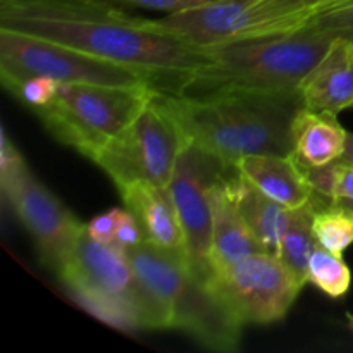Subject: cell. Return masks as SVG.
I'll return each instance as SVG.
<instances>
[{"label": "cell", "mask_w": 353, "mask_h": 353, "mask_svg": "<svg viewBox=\"0 0 353 353\" xmlns=\"http://www.w3.org/2000/svg\"><path fill=\"white\" fill-rule=\"evenodd\" d=\"M0 30L17 31L162 76L168 93H185L212 61L196 47L148 26L103 0H0Z\"/></svg>", "instance_id": "6da1fadb"}, {"label": "cell", "mask_w": 353, "mask_h": 353, "mask_svg": "<svg viewBox=\"0 0 353 353\" xmlns=\"http://www.w3.org/2000/svg\"><path fill=\"white\" fill-rule=\"evenodd\" d=\"M161 95L183 137L224 164L247 155L293 154V119L303 107L300 93L217 90Z\"/></svg>", "instance_id": "7a4b0ae2"}, {"label": "cell", "mask_w": 353, "mask_h": 353, "mask_svg": "<svg viewBox=\"0 0 353 353\" xmlns=\"http://www.w3.org/2000/svg\"><path fill=\"white\" fill-rule=\"evenodd\" d=\"M334 38L327 31L303 24L299 30L209 48L212 61L195 72L185 93L217 90L299 93L302 79L330 50Z\"/></svg>", "instance_id": "3957f363"}, {"label": "cell", "mask_w": 353, "mask_h": 353, "mask_svg": "<svg viewBox=\"0 0 353 353\" xmlns=\"http://www.w3.org/2000/svg\"><path fill=\"white\" fill-rule=\"evenodd\" d=\"M57 276L90 314L110 326L126 331L171 327L168 310L141 281L128 252L93 240L88 231Z\"/></svg>", "instance_id": "277c9868"}, {"label": "cell", "mask_w": 353, "mask_h": 353, "mask_svg": "<svg viewBox=\"0 0 353 353\" xmlns=\"http://www.w3.org/2000/svg\"><path fill=\"white\" fill-rule=\"evenodd\" d=\"M126 252L141 281L168 310L171 327L185 331L209 350H236L245 324L212 279L202 278L188 261L159 250L147 240Z\"/></svg>", "instance_id": "5b68a950"}, {"label": "cell", "mask_w": 353, "mask_h": 353, "mask_svg": "<svg viewBox=\"0 0 353 353\" xmlns=\"http://www.w3.org/2000/svg\"><path fill=\"white\" fill-rule=\"evenodd\" d=\"M152 86H105L59 83L55 99L33 110L61 143L92 161L150 100Z\"/></svg>", "instance_id": "8992f818"}, {"label": "cell", "mask_w": 353, "mask_h": 353, "mask_svg": "<svg viewBox=\"0 0 353 353\" xmlns=\"http://www.w3.org/2000/svg\"><path fill=\"white\" fill-rule=\"evenodd\" d=\"M45 76L59 83L105 86H152L168 93L164 78L148 69L117 64L17 31L0 30V78L12 92L21 81Z\"/></svg>", "instance_id": "52a82bcc"}, {"label": "cell", "mask_w": 353, "mask_h": 353, "mask_svg": "<svg viewBox=\"0 0 353 353\" xmlns=\"http://www.w3.org/2000/svg\"><path fill=\"white\" fill-rule=\"evenodd\" d=\"M185 137L159 90L133 121L92 157L117 190L138 181L168 186Z\"/></svg>", "instance_id": "ba28073f"}, {"label": "cell", "mask_w": 353, "mask_h": 353, "mask_svg": "<svg viewBox=\"0 0 353 353\" xmlns=\"http://www.w3.org/2000/svg\"><path fill=\"white\" fill-rule=\"evenodd\" d=\"M0 185L3 199L34 240L43 264L59 274L86 224L31 174L6 131L0 147Z\"/></svg>", "instance_id": "9c48e42d"}, {"label": "cell", "mask_w": 353, "mask_h": 353, "mask_svg": "<svg viewBox=\"0 0 353 353\" xmlns=\"http://www.w3.org/2000/svg\"><path fill=\"white\" fill-rule=\"evenodd\" d=\"M228 168L216 155L185 138L171 181L165 186L181 223L190 265L205 279H212L209 262L212 238L210 188Z\"/></svg>", "instance_id": "30bf717a"}, {"label": "cell", "mask_w": 353, "mask_h": 353, "mask_svg": "<svg viewBox=\"0 0 353 353\" xmlns=\"http://www.w3.org/2000/svg\"><path fill=\"white\" fill-rule=\"evenodd\" d=\"M212 285L243 324L283 319L302 290L285 264L268 252L216 272Z\"/></svg>", "instance_id": "8fae6325"}, {"label": "cell", "mask_w": 353, "mask_h": 353, "mask_svg": "<svg viewBox=\"0 0 353 353\" xmlns=\"http://www.w3.org/2000/svg\"><path fill=\"white\" fill-rule=\"evenodd\" d=\"M148 26L196 47L214 48L243 38L299 30L300 24L271 16L252 0H214L161 19H148Z\"/></svg>", "instance_id": "7c38bea8"}, {"label": "cell", "mask_w": 353, "mask_h": 353, "mask_svg": "<svg viewBox=\"0 0 353 353\" xmlns=\"http://www.w3.org/2000/svg\"><path fill=\"white\" fill-rule=\"evenodd\" d=\"M216 179L210 188V209H212V238H210L209 262L212 276L226 271L250 255L265 252L247 221L241 216L230 186V169Z\"/></svg>", "instance_id": "4fadbf2b"}, {"label": "cell", "mask_w": 353, "mask_h": 353, "mask_svg": "<svg viewBox=\"0 0 353 353\" xmlns=\"http://www.w3.org/2000/svg\"><path fill=\"white\" fill-rule=\"evenodd\" d=\"M119 193L126 209L140 223L145 240L159 250L188 261L181 223L165 186L138 181L121 188Z\"/></svg>", "instance_id": "5bb4252c"}, {"label": "cell", "mask_w": 353, "mask_h": 353, "mask_svg": "<svg viewBox=\"0 0 353 353\" xmlns=\"http://www.w3.org/2000/svg\"><path fill=\"white\" fill-rule=\"evenodd\" d=\"M303 107L340 114L353 107V40L336 37L299 86Z\"/></svg>", "instance_id": "9a60e30c"}, {"label": "cell", "mask_w": 353, "mask_h": 353, "mask_svg": "<svg viewBox=\"0 0 353 353\" xmlns=\"http://www.w3.org/2000/svg\"><path fill=\"white\" fill-rule=\"evenodd\" d=\"M233 168L264 195L290 210L307 205L316 195L302 164L293 154L247 155L234 162Z\"/></svg>", "instance_id": "2e32d148"}, {"label": "cell", "mask_w": 353, "mask_h": 353, "mask_svg": "<svg viewBox=\"0 0 353 353\" xmlns=\"http://www.w3.org/2000/svg\"><path fill=\"white\" fill-rule=\"evenodd\" d=\"M292 134L296 161L319 168L343 157L350 133L338 123L336 114L302 107L293 119Z\"/></svg>", "instance_id": "e0dca14e"}, {"label": "cell", "mask_w": 353, "mask_h": 353, "mask_svg": "<svg viewBox=\"0 0 353 353\" xmlns=\"http://www.w3.org/2000/svg\"><path fill=\"white\" fill-rule=\"evenodd\" d=\"M228 178L241 216L245 217L252 233L268 254L278 255L279 241L285 233L292 210L264 195L234 168L230 169Z\"/></svg>", "instance_id": "ac0fdd59"}, {"label": "cell", "mask_w": 353, "mask_h": 353, "mask_svg": "<svg viewBox=\"0 0 353 353\" xmlns=\"http://www.w3.org/2000/svg\"><path fill=\"white\" fill-rule=\"evenodd\" d=\"M316 203L317 193L307 205L293 209L290 212V221L286 224V230L279 241L278 255H276L292 272L300 288L309 283V262L314 248L317 247V240L312 230Z\"/></svg>", "instance_id": "d6986e66"}, {"label": "cell", "mask_w": 353, "mask_h": 353, "mask_svg": "<svg viewBox=\"0 0 353 353\" xmlns=\"http://www.w3.org/2000/svg\"><path fill=\"white\" fill-rule=\"evenodd\" d=\"M312 230L317 243L333 254L343 255L353 243V212L341 203L317 193Z\"/></svg>", "instance_id": "ffe728a7"}, {"label": "cell", "mask_w": 353, "mask_h": 353, "mask_svg": "<svg viewBox=\"0 0 353 353\" xmlns=\"http://www.w3.org/2000/svg\"><path fill=\"white\" fill-rule=\"evenodd\" d=\"M309 283L323 290L331 299H340L350 288L352 272L341 255L317 243L309 262Z\"/></svg>", "instance_id": "44dd1931"}, {"label": "cell", "mask_w": 353, "mask_h": 353, "mask_svg": "<svg viewBox=\"0 0 353 353\" xmlns=\"http://www.w3.org/2000/svg\"><path fill=\"white\" fill-rule=\"evenodd\" d=\"M307 179L319 195L336 200H353V164L338 159L319 168L302 165Z\"/></svg>", "instance_id": "7402d4cb"}, {"label": "cell", "mask_w": 353, "mask_h": 353, "mask_svg": "<svg viewBox=\"0 0 353 353\" xmlns=\"http://www.w3.org/2000/svg\"><path fill=\"white\" fill-rule=\"evenodd\" d=\"M341 2L343 0H252V3L264 12L279 19L293 21L300 26H303L314 14Z\"/></svg>", "instance_id": "603a6c76"}, {"label": "cell", "mask_w": 353, "mask_h": 353, "mask_svg": "<svg viewBox=\"0 0 353 353\" xmlns=\"http://www.w3.org/2000/svg\"><path fill=\"white\" fill-rule=\"evenodd\" d=\"M305 26L327 31L334 37H347L353 40V3L321 10L307 19Z\"/></svg>", "instance_id": "cb8c5ba5"}, {"label": "cell", "mask_w": 353, "mask_h": 353, "mask_svg": "<svg viewBox=\"0 0 353 353\" xmlns=\"http://www.w3.org/2000/svg\"><path fill=\"white\" fill-rule=\"evenodd\" d=\"M59 90V81L45 76H34L21 81L16 88L12 90V95L23 103H26L31 110H37L40 107L48 105L55 99Z\"/></svg>", "instance_id": "d4e9b609"}, {"label": "cell", "mask_w": 353, "mask_h": 353, "mask_svg": "<svg viewBox=\"0 0 353 353\" xmlns=\"http://www.w3.org/2000/svg\"><path fill=\"white\" fill-rule=\"evenodd\" d=\"M145 240L143 231H141L140 223L134 217L133 212L130 210H121L117 212V226H116V241L114 245L130 250V248L137 247Z\"/></svg>", "instance_id": "484cf974"}, {"label": "cell", "mask_w": 353, "mask_h": 353, "mask_svg": "<svg viewBox=\"0 0 353 353\" xmlns=\"http://www.w3.org/2000/svg\"><path fill=\"white\" fill-rule=\"evenodd\" d=\"M103 2L141 7V9L162 10L165 14H172L185 9H192V7L196 6H202V3L207 2H214V0H103Z\"/></svg>", "instance_id": "4316f807"}, {"label": "cell", "mask_w": 353, "mask_h": 353, "mask_svg": "<svg viewBox=\"0 0 353 353\" xmlns=\"http://www.w3.org/2000/svg\"><path fill=\"white\" fill-rule=\"evenodd\" d=\"M117 212H119V209H112L90 221L86 224V231H88L90 236L100 243H114L116 241Z\"/></svg>", "instance_id": "83f0119b"}, {"label": "cell", "mask_w": 353, "mask_h": 353, "mask_svg": "<svg viewBox=\"0 0 353 353\" xmlns=\"http://www.w3.org/2000/svg\"><path fill=\"white\" fill-rule=\"evenodd\" d=\"M343 161H347V162H352L353 164V133H350L348 134V141H347V150H345V154H343Z\"/></svg>", "instance_id": "f1b7e54d"}, {"label": "cell", "mask_w": 353, "mask_h": 353, "mask_svg": "<svg viewBox=\"0 0 353 353\" xmlns=\"http://www.w3.org/2000/svg\"><path fill=\"white\" fill-rule=\"evenodd\" d=\"M338 203H341V205L343 207H347L348 210H350V212H353V200H336Z\"/></svg>", "instance_id": "f546056e"}, {"label": "cell", "mask_w": 353, "mask_h": 353, "mask_svg": "<svg viewBox=\"0 0 353 353\" xmlns=\"http://www.w3.org/2000/svg\"><path fill=\"white\" fill-rule=\"evenodd\" d=\"M348 327H350V331L353 333V316H350V314H348Z\"/></svg>", "instance_id": "4dcf8cb0"}, {"label": "cell", "mask_w": 353, "mask_h": 353, "mask_svg": "<svg viewBox=\"0 0 353 353\" xmlns=\"http://www.w3.org/2000/svg\"><path fill=\"white\" fill-rule=\"evenodd\" d=\"M348 3H353V0H343V2L338 3V6H348ZM334 7H336V6H334Z\"/></svg>", "instance_id": "1f68e13d"}]
</instances>
